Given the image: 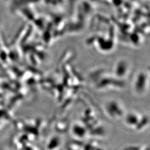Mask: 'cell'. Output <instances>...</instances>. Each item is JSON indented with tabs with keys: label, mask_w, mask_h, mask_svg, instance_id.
<instances>
[{
	"label": "cell",
	"mask_w": 150,
	"mask_h": 150,
	"mask_svg": "<svg viewBox=\"0 0 150 150\" xmlns=\"http://www.w3.org/2000/svg\"><path fill=\"white\" fill-rule=\"evenodd\" d=\"M129 69L125 62H120L117 63L114 69L115 76L118 79H125L129 75Z\"/></svg>",
	"instance_id": "cell-4"
},
{
	"label": "cell",
	"mask_w": 150,
	"mask_h": 150,
	"mask_svg": "<svg viewBox=\"0 0 150 150\" xmlns=\"http://www.w3.org/2000/svg\"><path fill=\"white\" fill-rule=\"evenodd\" d=\"M102 109L108 118L113 120H122L126 111L122 102L117 99H110L103 103Z\"/></svg>",
	"instance_id": "cell-2"
},
{
	"label": "cell",
	"mask_w": 150,
	"mask_h": 150,
	"mask_svg": "<svg viewBox=\"0 0 150 150\" xmlns=\"http://www.w3.org/2000/svg\"><path fill=\"white\" fill-rule=\"evenodd\" d=\"M72 134L74 137H79L80 139L85 137L87 134V132L85 126H82L79 124H74V125L72 127Z\"/></svg>",
	"instance_id": "cell-5"
},
{
	"label": "cell",
	"mask_w": 150,
	"mask_h": 150,
	"mask_svg": "<svg viewBox=\"0 0 150 150\" xmlns=\"http://www.w3.org/2000/svg\"><path fill=\"white\" fill-rule=\"evenodd\" d=\"M149 75L145 71H139L134 76L132 83V92L137 97H143L149 91Z\"/></svg>",
	"instance_id": "cell-3"
},
{
	"label": "cell",
	"mask_w": 150,
	"mask_h": 150,
	"mask_svg": "<svg viewBox=\"0 0 150 150\" xmlns=\"http://www.w3.org/2000/svg\"><path fill=\"white\" fill-rule=\"evenodd\" d=\"M122 120L127 129L136 131L144 130L149 124V116L132 111L126 113Z\"/></svg>",
	"instance_id": "cell-1"
}]
</instances>
